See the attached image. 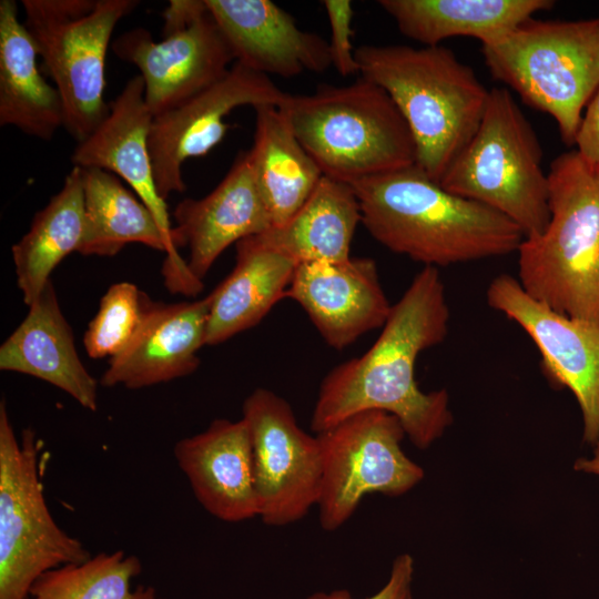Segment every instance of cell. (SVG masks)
<instances>
[{
    "label": "cell",
    "instance_id": "6da1fadb",
    "mask_svg": "<svg viewBox=\"0 0 599 599\" xmlns=\"http://www.w3.org/2000/svg\"><path fill=\"white\" fill-rule=\"evenodd\" d=\"M450 312L437 267L424 266L398 302L375 343L362 356L323 378L311 418L318 434L365 410L398 418L416 447L425 449L451 424L445 389L425 393L415 377L418 355L447 336Z\"/></svg>",
    "mask_w": 599,
    "mask_h": 599
},
{
    "label": "cell",
    "instance_id": "7a4b0ae2",
    "mask_svg": "<svg viewBox=\"0 0 599 599\" xmlns=\"http://www.w3.org/2000/svg\"><path fill=\"white\" fill-rule=\"evenodd\" d=\"M367 232L425 266H448L517 252L525 240L507 216L453 194L416 165L351 184Z\"/></svg>",
    "mask_w": 599,
    "mask_h": 599
},
{
    "label": "cell",
    "instance_id": "3957f363",
    "mask_svg": "<svg viewBox=\"0 0 599 599\" xmlns=\"http://www.w3.org/2000/svg\"><path fill=\"white\" fill-rule=\"evenodd\" d=\"M359 74L382 87L405 119L415 165L439 183L477 132L489 90L470 65L441 44L355 49Z\"/></svg>",
    "mask_w": 599,
    "mask_h": 599
},
{
    "label": "cell",
    "instance_id": "277c9868",
    "mask_svg": "<svg viewBox=\"0 0 599 599\" xmlns=\"http://www.w3.org/2000/svg\"><path fill=\"white\" fill-rule=\"evenodd\" d=\"M548 182L549 222L520 244L517 280L556 312L599 325V165L568 151Z\"/></svg>",
    "mask_w": 599,
    "mask_h": 599
},
{
    "label": "cell",
    "instance_id": "5b68a950",
    "mask_svg": "<svg viewBox=\"0 0 599 599\" xmlns=\"http://www.w3.org/2000/svg\"><path fill=\"white\" fill-rule=\"evenodd\" d=\"M277 109L323 175L347 184L415 165L410 130L388 93L361 75L287 92Z\"/></svg>",
    "mask_w": 599,
    "mask_h": 599
},
{
    "label": "cell",
    "instance_id": "8992f818",
    "mask_svg": "<svg viewBox=\"0 0 599 599\" xmlns=\"http://www.w3.org/2000/svg\"><path fill=\"white\" fill-rule=\"evenodd\" d=\"M481 52L491 75L526 104L551 115L562 142L572 146L582 113L599 89V18L532 17L481 44Z\"/></svg>",
    "mask_w": 599,
    "mask_h": 599
},
{
    "label": "cell",
    "instance_id": "52a82bcc",
    "mask_svg": "<svg viewBox=\"0 0 599 599\" xmlns=\"http://www.w3.org/2000/svg\"><path fill=\"white\" fill-rule=\"evenodd\" d=\"M439 184L516 223L525 237L549 222L548 173L538 136L506 88H493L479 128Z\"/></svg>",
    "mask_w": 599,
    "mask_h": 599
},
{
    "label": "cell",
    "instance_id": "ba28073f",
    "mask_svg": "<svg viewBox=\"0 0 599 599\" xmlns=\"http://www.w3.org/2000/svg\"><path fill=\"white\" fill-rule=\"evenodd\" d=\"M24 26L58 89L77 142L106 118L105 58L115 26L138 0H22Z\"/></svg>",
    "mask_w": 599,
    "mask_h": 599
},
{
    "label": "cell",
    "instance_id": "9c48e42d",
    "mask_svg": "<svg viewBox=\"0 0 599 599\" xmlns=\"http://www.w3.org/2000/svg\"><path fill=\"white\" fill-rule=\"evenodd\" d=\"M91 554L53 519L40 476L35 432L18 438L0 404V599H30L47 571L88 560Z\"/></svg>",
    "mask_w": 599,
    "mask_h": 599
},
{
    "label": "cell",
    "instance_id": "30bf717a",
    "mask_svg": "<svg viewBox=\"0 0 599 599\" xmlns=\"http://www.w3.org/2000/svg\"><path fill=\"white\" fill-rule=\"evenodd\" d=\"M322 485L317 502L325 531L339 529L368 494L400 496L423 478L402 449L405 430L383 410L356 413L318 434Z\"/></svg>",
    "mask_w": 599,
    "mask_h": 599
},
{
    "label": "cell",
    "instance_id": "8fae6325",
    "mask_svg": "<svg viewBox=\"0 0 599 599\" xmlns=\"http://www.w3.org/2000/svg\"><path fill=\"white\" fill-rule=\"evenodd\" d=\"M242 419L252 443L258 517L272 527L303 519L321 495L317 436L300 427L283 397L263 387L244 399Z\"/></svg>",
    "mask_w": 599,
    "mask_h": 599
},
{
    "label": "cell",
    "instance_id": "7c38bea8",
    "mask_svg": "<svg viewBox=\"0 0 599 599\" xmlns=\"http://www.w3.org/2000/svg\"><path fill=\"white\" fill-rule=\"evenodd\" d=\"M287 92L270 77L235 62L217 82L153 118L149 145L160 196L185 191L186 160L207 154L230 126L225 118L242 105L278 106Z\"/></svg>",
    "mask_w": 599,
    "mask_h": 599
},
{
    "label": "cell",
    "instance_id": "4fadbf2b",
    "mask_svg": "<svg viewBox=\"0 0 599 599\" xmlns=\"http://www.w3.org/2000/svg\"><path fill=\"white\" fill-rule=\"evenodd\" d=\"M488 305L517 323L534 341L547 377L572 392L583 418V437H599V325L556 312L531 297L508 274L487 287Z\"/></svg>",
    "mask_w": 599,
    "mask_h": 599
},
{
    "label": "cell",
    "instance_id": "5bb4252c",
    "mask_svg": "<svg viewBox=\"0 0 599 599\" xmlns=\"http://www.w3.org/2000/svg\"><path fill=\"white\" fill-rule=\"evenodd\" d=\"M111 49L119 59L140 70L145 102L154 116L221 80L234 61L210 11L160 41L149 30L133 28L113 40Z\"/></svg>",
    "mask_w": 599,
    "mask_h": 599
},
{
    "label": "cell",
    "instance_id": "9a60e30c",
    "mask_svg": "<svg viewBox=\"0 0 599 599\" xmlns=\"http://www.w3.org/2000/svg\"><path fill=\"white\" fill-rule=\"evenodd\" d=\"M302 306L324 342L343 349L369 331L383 327L392 309L376 262H304L285 293Z\"/></svg>",
    "mask_w": 599,
    "mask_h": 599
},
{
    "label": "cell",
    "instance_id": "2e32d148",
    "mask_svg": "<svg viewBox=\"0 0 599 599\" xmlns=\"http://www.w3.org/2000/svg\"><path fill=\"white\" fill-rule=\"evenodd\" d=\"M173 217L181 246L189 250L187 274L203 290V278L230 245L272 227L248 151L237 154L226 175L207 195L179 202Z\"/></svg>",
    "mask_w": 599,
    "mask_h": 599
},
{
    "label": "cell",
    "instance_id": "e0dca14e",
    "mask_svg": "<svg viewBox=\"0 0 599 599\" xmlns=\"http://www.w3.org/2000/svg\"><path fill=\"white\" fill-rule=\"evenodd\" d=\"M235 62L282 78L332 67L328 42L270 0H205Z\"/></svg>",
    "mask_w": 599,
    "mask_h": 599
},
{
    "label": "cell",
    "instance_id": "ac0fdd59",
    "mask_svg": "<svg viewBox=\"0 0 599 599\" xmlns=\"http://www.w3.org/2000/svg\"><path fill=\"white\" fill-rule=\"evenodd\" d=\"M201 506L225 522L258 517L252 443L245 422L215 419L173 449Z\"/></svg>",
    "mask_w": 599,
    "mask_h": 599
},
{
    "label": "cell",
    "instance_id": "d6986e66",
    "mask_svg": "<svg viewBox=\"0 0 599 599\" xmlns=\"http://www.w3.org/2000/svg\"><path fill=\"white\" fill-rule=\"evenodd\" d=\"M209 298L174 304L154 303L128 347L109 361L104 387L140 389L192 374L205 344Z\"/></svg>",
    "mask_w": 599,
    "mask_h": 599
},
{
    "label": "cell",
    "instance_id": "ffe728a7",
    "mask_svg": "<svg viewBox=\"0 0 599 599\" xmlns=\"http://www.w3.org/2000/svg\"><path fill=\"white\" fill-rule=\"evenodd\" d=\"M109 104L102 123L77 143L71 155L73 166L95 167L121 177L181 247L166 201L160 196L153 176L149 138L154 115L145 102L142 77L130 79Z\"/></svg>",
    "mask_w": 599,
    "mask_h": 599
},
{
    "label": "cell",
    "instance_id": "44dd1931",
    "mask_svg": "<svg viewBox=\"0 0 599 599\" xmlns=\"http://www.w3.org/2000/svg\"><path fill=\"white\" fill-rule=\"evenodd\" d=\"M81 169V167H80ZM85 231L78 253L114 256L130 243H141L165 253L164 284L174 290L186 278L185 260L177 240L166 233L149 207L108 171L81 169Z\"/></svg>",
    "mask_w": 599,
    "mask_h": 599
},
{
    "label": "cell",
    "instance_id": "7402d4cb",
    "mask_svg": "<svg viewBox=\"0 0 599 599\" xmlns=\"http://www.w3.org/2000/svg\"><path fill=\"white\" fill-rule=\"evenodd\" d=\"M28 314L0 347V369L44 380L91 412L98 408V382L83 365L50 281Z\"/></svg>",
    "mask_w": 599,
    "mask_h": 599
},
{
    "label": "cell",
    "instance_id": "603a6c76",
    "mask_svg": "<svg viewBox=\"0 0 599 599\" xmlns=\"http://www.w3.org/2000/svg\"><path fill=\"white\" fill-rule=\"evenodd\" d=\"M235 265L207 295L206 345H219L256 326L281 300L296 266L293 258L263 244L256 235L235 244Z\"/></svg>",
    "mask_w": 599,
    "mask_h": 599
},
{
    "label": "cell",
    "instance_id": "cb8c5ba5",
    "mask_svg": "<svg viewBox=\"0 0 599 599\" xmlns=\"http://www.w3.org/2000/svg\"><path fill=\"white\" fill-rule=\"evenodd\" d=\"M38 52L13 0L0 1V125L44 141L64 126L58 89L41 74Z\"/></svg>",
    "mask_w": 599,
    "mask_h": 599
},
{
    "label": "cell",
    "instance_id": "d4e9b609",
    "mask_svg": "<svg viewBox=\"0 0 599 599\" xmlns=\"http://www.w3.org/2000/svg\"><path fill=\"white\" fill-rule=\"evenodd\" d=\"M399 32L424 45L451 37H473L481 44L508 33L551 0H379Z\"/></svg>",
    "mask_w": 599,
    "mask_h": 599
},
{
    "label": "cell",
    "instance_id": "484cf974",
    "mask_svg": "<svg viewBox=\"0 0 599 599\" xmlns=\"http://www.w3.org/2000/svg\"><path fill=\"white\" fill-rule=\"evenodd\" d=\"M254 110L251 164L272 227L281 226L304 205L323 173L277 106L258 105Z\"/></svg>",
    "mask_w": 599,
    "mask_h": 599
},
{
    "label": "cell",
    "instance_id": "4316f807",
    "mask_svg": "<svg viewBox=\"0 0 599 599\" xmlns=\"http://www.w3.org/2000/svg\"><path fill=\"white\" fill-rule=\"evenodd\" d=\"M358 223L361 206L351 184L323 175L291 220L256 236L297 264L341 262L352 257L351 245Z\"/></svg>",
    "mask_w": 599,
    "mask_h": 599
},
{
    "label": "cell",
    "instance_id": "83f0119b",
    "mask_svg": "<svg viewBox=\"0 0 599 599\" xmlns=\"http://www.w3.org/2000/svg\"><path fill=\"white\" fill-rule=\"evenodd\" d=\"M84 231L82 173L73 166L61 190L35 213L28 232L11 247L17 284L28 306L62 260L79 252Z\"/></svg>",
    "mask_w": 599,
    "mask_h": 599
},
{
    "label": "cell",
    "instance_id": "f1b7e54d",
    "mask_svg": "<svg viewBox=\"0 0 599 599\" xmlns=\"http://www.w3.org/2000/svg\"><path fill=\"white\" fill-rule=\"evenodd\" d=\"M141 571V561L134 555L123 550L100 552L43 573L33 583L30 599H162L153 587L132 589V580Z\"/></svg>",
    "mask_w": 599,
    "mask_h": 599
},
{
    "label": "cell",
    "instance_id": "f546056e",
    "mask_svg": "<svg viewBox=\"0 0 599 599\" xmlns=\"http://www.w3.org/2000/svg\"><path fill=\"white\" fill-rule=\"evenodd\" d=\"M152 301L135 284L119 282L101 297L99 309L83 336L91 358L121 354L138 333Z\"/></svg>",
    "mask_w": 599,
    "mask_h": 599
},
{
    "label": "cell",
    "instance_id": "4dcf8cb0",
    "mask_svg": "<svg viewBox=\"0 0 599 599\" xmlns=\"http://www.w3.org/2000/svg\"><path fill=\"white\" fill-rule=\"evenodd\" d=\"M323 6L328 18L331 38L328 49L332 67L343 77L359 73L352 43L353 4L348 0H325Z\"/></svg>",
    "mask_w": 599,
    "mask_h": 599
},
{
    "label": "cell",
    "instance_id": "1f68e13d",
    "mask_svg": "<svg viewBox=\"0 0 599 599\" xmlns=\"http://www.w3.org/2000/svg\"><path fill=\"white\" fill-rule=\"evenodd\" d=\"M414 561L408 554L395 558L387 583L374 596L366 599H412L410 583ZM307 599H354L347 590L316 592Z\"/></svg>",
    "mask_w": 599,
    "mask_h": 599
},
{
    "label": "cell",
    "instance_id": "d6a6232c",
    "mask_svg": "<svg viewBox=\"0 0 599 599\" xmlns=\"http://www.w3.org/2000/svg\"><path fill=\"white\" fill-rule=\"evenodd\" d=\"M573 145L586 161L599 165V89L582 113Z\"/></svg>",
    "mask_w": 599,
    "mask_h": 599
},
{
    "label": "cell",
    "instance_id": "836d02e7",
    "mask_svg": "<svg viewBox=\"0 0 599 599\" xmlns=\"http://www.w3.org/2000/svg\"><path fill=\"white\" fill-rule=\"evenodd\" d=\"M207 13L205 0H171L162 12V37L186 29Z\"/></svg>",
    "mask_w": 599,
    "mask_h": 599
},
{
    "label": "cell",
    "instance_id": "e575fe53",
    "mask_svg": "<svg viewBox=\"0 0 599 599\" xmlns=\"http://www.w3.org/2000/svg\"><path fill=\"white\" fill-rule=\"evenodd\" d=\"M577 470L593 473L599 475V437L596 441L595 456L591 459H579L575 465Z\"/></svg>",
    "mask_w": 599,
    "mask_h": 599
}]
</instances>
